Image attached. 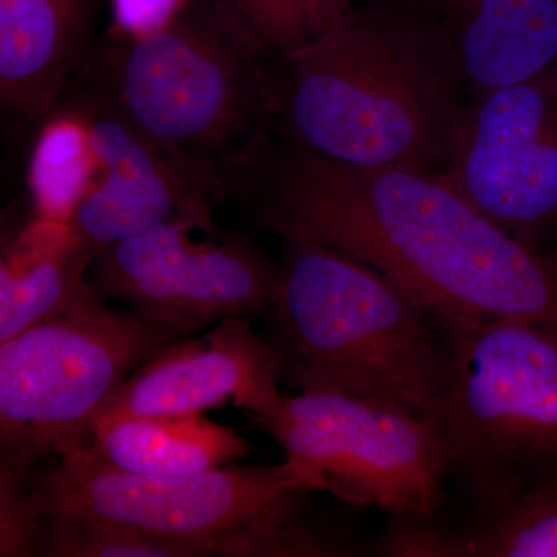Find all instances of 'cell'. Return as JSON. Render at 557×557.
<instances>
[{
  "mask_svg": "<svg viewBox=\"0 0 557 557\" xmlns=\"http://www.w3.org/2000/svg\"><path fill=\"white\" fill-rule=\"evenodd\" d=\"M285 450L327 480L330 493L395 520H431L448 500L434 429L397 406L343 394L285 397L260 424Z\"/></svg>",
  "mask_w": 557,
  "mask_h": 557,
  "instance_id": "obj_8",
  "label": "cell"
},
{
  "mask_svg": "<svg viewBox=\"0 0 557 557\" xmlns=\"http://www.w3.org/2000/svg\"><path fill=\"white\" fill-rule=\"evenodd\" d=\"M70 113L83 124L104 180L76 205L70 226L95 255L170 222L208 199L100 86L84 89Z\"/></svg>",
  "mask_w": 557,
  "mask_h": 557,
  "instance_id": "obj_12",
  "label": "cell"
},
{
  "mask_svg": "<svg viewBox=\"0 0 557 557\" xmlns=\"http://www.w3.org/2000/svg\"><path fill=\"white\" fill-rule=\"evenodd\" d=\"M25 493L33 520H101L188 547L196 556L278 555L300 497L329 491L324 475L285 458L282 465L146 475L102 463L84 445Z\"/></svg>",
  "mask_w": 557,
  "mask_h": 557,
  "instance_id": "obj_6",
  "label": "cell"
},
{
  "mask_svg": "<svg viewBox=\"0 0 557 557\" xmlns=\"http://www.w3.org/2000/svg\"><path fill=\"white\" fill-rule=\"evenodd\" d=\"M445 28L469 97L533 78L557 62V0H408Z\"/></svg>",
  "mask_w": 557,
  "mask_h": 557,
  "instance_id": "obj_14",
  "label": "cell"
},
{
  "mask_svg": "<svg viewBox=\"0 0 557 557\" xmlns=\"http://www.w3.org/2000/svg\"><path fill=\"white\" fill-rule=\"evenodd\" d=\"M94 259L70 223L39 220L25 231L0 263V343L64 309Z\"/></svg>",
  "mask_w": 557,
  "mask_h": 557,
  "instance_id": "obj_17",
  "label": "cell"
},
{
  "mask_svg": "<svg viewBox=\"0 0 557 557\" xmlns=\"http://www.w3.org/2000/svg\"><path fill=\"white\" fill-rule=\"evenodd\" d=\"M442 175L487 219L541 251L557 233V62L471 98Z\"/></svg>",
  "mask_w": 557,
  "mask_h": 557,
  "instance_id": "obj_10",
  "label": "cell"
},
{
  "mask_svg": "<svg viewBox=\"0 0 557 557\" xmlns=\"http://www.w3.org/2000/svg\"><path fill=\"white\" fill-rule=\"evenodd\" d=\"M87 448L102 463L146 475H177L228 467L249 443L203 413L129 417L91 429Z\"/></svg>",
  "mask_w": 557,
  "mask_h": 557,
  "instance_id": "obj_16",
  "label": "cell"
},
{
  "mask_svg": "<svg viewBox=\"0 0 557 557\" xmlns=\"http://www.w3.org/2000/svg\"><path fill=\"white\" fill-rule=\"evenodd\" d=\"M32 552L57 557H197L188 547L131 528L58 516L38 519Z\"/></svg>",
  "mask_w": 557,
  "mask_h": 557,
  "instance_id": "obj_19",
  "label": "cell"
},
{
  "mask_svg": "<svg viewBox=\"0 0 557 557\" xmlns=\"http://www.w3.org/2000/svg\"><path fill=\"white\" fill-rule=\"evenodd\" d=\"M100 0H0V101L25 120L57 110L91 53Z\"/></svg>",
  "mask_w": 557,
  "mask_h": 557,
  "instance_id": "obj_13",
  "label": "cell"
},
{
  "mask_svg": "<svg viewBox=\"0 0 557 557\" xmlns=\"http://www.w3.org/2000/svg\"><path fill=\"white\" fill-rule=\"evenodd\" d=\"M555 237H556L555 247H553L552 251L548 252V256H549V259H552L553 262H555L557 265V233H556Z\"/></svg>",
  "mask_w": 557,
  "mask_h": 557,
  "instance_id": "obj_20",
  "label": "cell"
},
{
  "mask_svg": "<svg viewBox=\"0 0 557 557\" xmlns=\"http://www.w3.org/2000/svg\"><path fill=\"white\" fill-rule=\"evenodd\" d=\"M260 317L300 394H343L397 406L431 423L449 372L446 330L368 263L310 240H284Z\"/></svg>",
  "mask_w": 557,
  "mask_h": 557,
  "instance_id": "obj_3",
  "label": "cell"
},
{
  "mask_svg": "<svg viewBox=\"0 0 557 557\" xmlns=\"http://www.w3.org/2000/svg\"><path fill=\"white\" fill-rule=\"evenodd\" d=\"M230 196L262 228L368 263L435 314L557 330V265L496 225L438 172L358 166L270 138Z\"/></svg>",
  "mask_w": 557,
  "mask_h": 557,
  "instance_id": "obj_1",
  "label": "cell"
},
{
  "mask_svg": "<svg viewBox=\"0 0 557 557\" xmlns=\"http://www.w3.org/2000/svg\"><path fill=\"white\" fill-rule=\"evenodd\" d=\"M208 208L188 209L170 222L116 242L95 255L90 287L120 299L141 317L188 335L230 317H260L278 276L251 240L230 236L194 244V228H209Z\"/></svg>",
  "mask_w": 557,
  "mask_h": 557,
  "instance_id": "obj_9",
  "label": "cell"
},
{
  "mask_svg": "<svg viewBox=\"0 0 557 557\" xmlns=\"http://www.w3.org/2000/svg\"><path fill=\"white\" fill-rule=\"evenodd\" d=\"M252 319L225 318L199 336L161 348L132 373L91 429L120 418L188 416L225 406L247 410L259 426L271 420L285 398L277 387L281 362L265 336L252 330Z\"/></svg>",
  "mask_w": 557,
  "mask_h": 557,
  "instance_id": "obj_11",
  "label": "cell"
},
{
  "mask_svg": "<svg viewBox=\"0 0 557 557\" xmlns=\"http://www.w3.org/2000/svg\"><path fill=\"white\" fill-rule=\"evenodd\" d=\"M281 139L358 166L442 174L467 84L456 47L408 0H357L273 62Z\"/></svg>",
  "mask_w": 557,
  "mask_h": 557,
  "instance_id": "obj_2",
  "label": "cell"
},
{
  "mask_svg": "<svg viewBox=\"0 0 557 557\" xmlns=\"http://www.w3.org/2000/svg\"><path fill=\"white\" fill-rule=\"evenodd\" d=\"M392 557H557V482L475 507L457 527L392 520L379 547Z\"/></svg>",
  "mask_w": 557,
  "mask_h": 557,
  "instance_id": "obj_15",
  "label": "cell"
},
{
  "mask_svg": "<svg viewBox=\"0 0 557 557\" xmlns=\"http://www.w3.org/2000/svg\"><path fill=\"white\" fill-rule=\"evenodd\" d=\"M437 317L449 372L431 424L448 482L475 507L556 483L557 330Z\"/></svg>",
  "mask_w": 557,
  "mask_h": 557,
  "instance_id": "obj_5",
  "label": "cell"
},
{
  "mask_svg": "<svg viewBox=\"0 0 557 557\" xmlns=\"http://www.w3.org/2000/svg\"><path fill=\"white\" fill-rule=\"evenodd\" d=\"M98 86L209 201L274 132L273 62L215 2L110 50Z\"/></svg>",
  "mask_w": 557,
  "mask_h": 557,
  "instance_id": "obj_4",
  "label": "cell"
},
{
  "mask_svg": "<svg viewBox=\"0 0 557 557\" xmlns=\"http://www.w3.org/2000/svg\"><path fill=\"white\" fill-rule=\"evenodd\" d=\"M188 336L113 309L87 281L64 309L0 343L2 468L21 478L39 457L84 445L132 373Z\"/></svg>",
  "mask_w": 557,
  "mask_h": 557,
  "instance_id": "obj_7",
  "label": "cell"
},
{
  "mask_svg": "<svg viewBox=\"0 0 557 557\" xmlns=\"http://www.w3.org/2000/svg\"><path fill=\"white\" fill-rule=\"evenodd\" d=\"M263 57L282 60L324 35L357 0H214Z\"/></svg>",
  "mask_w": 557,
  "mask_h": 557,
  "instance_id": "obj_18",
  "label": "cell"
}]
</instances>
